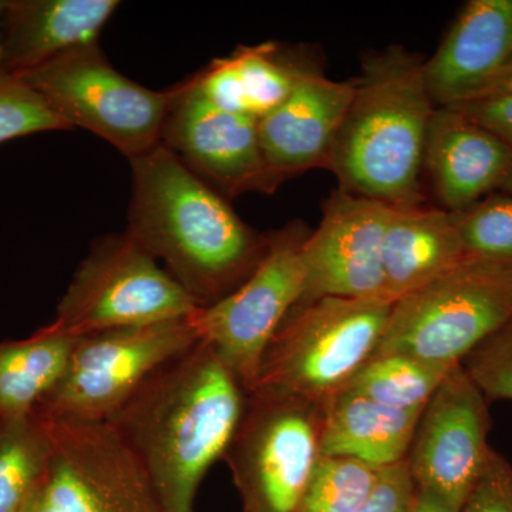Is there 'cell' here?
Wrapping results in <instances>:
<instances>
[{"mask_svg":"<svg viewBox=\"0 0 512 512\" xmlns=\"http://www.w3.org/2000/svg\"><path fill=\"white\" fill-rule=\"evenodd\" d=\"M451 369L403 353L373 355L343 390L392 409L421 412Z\"/></svg>","mask_w":512,"mask_h":512,"instance_id":"22","label":"cell"},{"mask_svg":"<svg viewBox=\"0 0 512 512\" xmlns=\"http://www.w3.org/2000/svg\"><path fill=\"white\" fill-rule=\"evenodd\" d=\"M47 421L33 413L0 420V512H22L50 456Z\"/></svg>","mask_w":512,"mask_h":512,"instance_id":"23","label":"cell"},{"mask_svg":"<svg viewBox=\"0 0 512 512\" xmlns=\"http://www.w3.org/2000/svg\"><path fill=\"white\" fill-rule=\"evenodd\" d=\"M512 57V0H471L439 49L424 60V79L436 107L480 99Z\"/></svg>","mask_w":512,"mask_h":512,"instance_id":"16","label":"cell"},{"mask_svg":"<svg viewBox=\"0 0 512 512\" xmlns=\"http://www.w3.org/2000/svg\"><path fill=\"white\" fill-rule=\"evenodd\" d=\"M352 84L326 168L350 194L390 207L424 204V148L437 109L424 60L390 46L366 55Z\"/></svg>","mask_w":512,"mask_h":512,"instance_id":"3","label":"cell"},{"mask_svg":"<svg viewBox=\"0 0 512 512\" xmlns=\"http://www.w3.org/2000/svg\"><path fill=\"white\" fill-rule=\"evenodd\" d=\"M512 167V150L454 107L431 117L423 175L441 208L463 212L500 190Z\"/></svg>","mask_w":512,"mask_h":512,"instance_id":"17","label":"cell"},{"mask_svg":"<svg viewBox=\"0 0 512 512\" xmlns=\"http://www.w3.org/2000/svg\"><path fill=\"white\" fill-rule=\"evenodd\" d=\"M393 305L329 296L293 306L266 346L254 389L291 394L323 409L375 353Z\"/></svg>","mask_w":512,"mask_h":512,"instance_id":"4","label":"cell"},{"mask_svg":"<svg viewBox=\"0 0 512 512\" xmlns=\"http://www.w3.org/2000/svg\"><path fill=\"white\" fill-rule=\"evenodd\" d=\"M309 229L291 222L268 235L262 261L237 291L200 308L194 323L207 343L242 386L254 389L266 346L305 289L302 249Z\"/></svg>","mask_w":512,"mask_h":512,"instance_id":"11","label":"cell"},{"mask_svg":"<svg viewBox=\"0 0 512 512\" xmlns=\"http://www.w3.org/2000/svg\"><path fill=\"white\" fill-rule=\"evenodd\" d=\"M352 93V82H336L311 67L291 96L258 121L262 154L276 188L326 167Z\"/></svg>","mask_w":512,"mask_h":512,"instance_id":"15","label":"cell"},{"mask_svg":"<svg viewBox=\"0 0 512 512\" xmlns=\"http://www.w3.org/2000/svg\"><path fill=\"white\" fill-rule=\"evenodd\" d=\"M510 320L512 266L467 256L394 302L373 355L403 353L454 367Z\"/></svg>","mask_w":512,"mask_h":512,"instance_id":"5","label":"cell"},{"mask_svg":"<svg viewBox=\"0 0 512 512\" xmlns=\"http://www.w3.org/2000/svg\"><path fill=\"white\" fill-rule=\"evenodd\" d=\"M18 79L70 127L103 138L131 160L161 144L171 90L154 92L117 72L99 43L76 47Z\"/></svg>","mask_w":512,"mask_h":512,"instance_id":"7","label":"cell"},{"mask_svg":"<svg viewBox=\"0 0 512 512\" xmlns=\"http://www.w3.org/2000/svg\"><path fill=\"white\" fill-rule=\"evenodd\" d=\"M247 394L200 339L148 377L113 414L109 423L143 467L161 512H194L198 487L224 457Z\"/></svg>","mask_w":512,"mask_h":512,"instance_id":"1","label":"cell"},{"mask_svg":"<svg viewBox=\"0 0 512 512\" xmlns=\"http://www.w3.org/2000/svg\"><path fill=\"white\" fill-rule=\"evenodd\" d=\"M197 303L128 232L94 242L57 306V329L101 330L187 318Z\"/></svg>","mask_w":512,"mask_h":512,"instance_id":"9","label":"cell"},{"mask_svg":"<svg viewBox=\"0 0 512 512\" xmlns=\"http://www.w3.org/2000/svg\"><path fill=\"white\" fill-rule=\"evenodd\" d=\"M6 0H0V20H2L3 10H5ZM0 57H2V46H0ZM0 76H3L0 72Z\"/></svg>","mask_w":512,"mask_h":512,"instance_id":"35","label":"cell"},{"mask_svg":"<svg viewBox=\"0 0 512 512\" xmlns=\"http://www.w3.org/2000/svg\"><path fill=\"white\" fill-rule=\"evenodd\" d=\"M43 419L52 448L22 512H161L143 467L109 421Z\"/></svg>","mask_w":512,"mask_h":512,"instance_id":"10","label":"cell"},{"mask_svg":"<svg viewBox=\"0 0 512 512\" xmlns=\"http://www.w3.org/2000/svg\"><path fill=\"white\" fill-rule=\"evenodd\" d=\"M466 258L456 212L424 204L392 207L383 239L384 299L397 302Z\"/></svg>","mask_w":512,"mask_h":512,"instance_id":"19","label":"cell"},{"mask_svg":"<svg viewBox=\"0 0 512 512\" xmlns=\"http://www.w3.org/2000/svg\"><path fill=\"white\" fill-rule=\"evenodd\" d=\"M116 0H6L0 72L19 77L76 47L99 43Z\"/></svg>","mask_w":512,"mask_h":512,"instance_id":"18","label":"cell"},{"mask_svg":"<svg viewBox=\"0 0 512 512\" xmlns=\"http://www.w3.org/2000/svg\"><path fill=\"white\" fill-rule=\"evenodd\" d=\"M229 57L237 70L248 114L256 120L278 109L312 67L288 55L275 43L238 47Z\"/></svg>","mask_w":512,"mask_h":512,"instance_id":"24","label":"cell"},{"mask_svg":"<svg viewBox=\"0 0 512 512\" xmlns=\"http://www.w3.org/2000/svg\"><path fill=\"white\" fill-rule=\"evenodd\" d=\"M461 367L488 402H512V320L483 340Z\"/></svg>","mask_w":512,"mask_h":512,"instance_id":"28","label":"cell"},{"mask_svg":"<svg viewBox=\"0 0 512 512\" xmlns=\"http://www.w3.org/2000/svg\"><path fill=\"white\" fill-rule=\"evenodd\" d=\"M413 512H460L451 507L446 501L441 500L439 495L431 493L424 488L416 487L414 495Z\"/></svg>","mask_w":512,"mask_h":512,"instance_id":"32","label":"cell"},{"mask_svg":"<svg viewBox=\"0 0 512 512\" xmlns=\"http://www.w3.org/2000/svg\"><path fill=\"white\" fill-rule=\"evenodd\" d=\"M420 414L392 409L342 390L322 409L320 457L349 458L375 470L402 463Z\"/></svg>","mask_w":512,"mask_h":512,"instance_id":"20","label":"cell"},{"mask_svg":"<svg viewBox=\"0 0 512 512\" xmlns=\"http://www.w3.org/2000/svg\"><path fill=\"white\" fill-rule=\"evenodd\" d=\"M498 191L507 192V194L512 195V167L510 173L505 177L504 183L501 184L500 190Z\"/></svg>","mask_w":512,"mask_h":512,"instance_id":"34","label":"cell"},{"mask_svg":"<svg viewBox=\"0 0 512 512\" xmlns=\"http://www.w3.org/2000/svg\"><path fill=\"white\" fill-rule=\"evenodd\" d=\"M198 340L194 315L79 336L62 379L35 413L109 421L148 377Z\"/></svg>","mask_w":512,"mask_h":512,"instance_id":"8","label":"cell"},{"mask_svg":"<svg viewBox=\"0 0 512 512\" xmlns=\"http://www.w3.org/2000/svg\"><path fill=\"white\" fill-rule=\"evenodd\" d=\"M456 215L468 258L512 266L511 194L495 191Z\"/></svg>","mask_w":512,"mask_h":512,"instance_id":"26","label":"cell"},{"mask_svg":"<svg viewBox=\"0 0 512 512\" xmlns=\"http://www.w3.org/2000/svg\"><path fill=\"white\" fill-rule=\"evenodd\" d=\"M322 409L299 397L255 387L222 460L242 512H296L320 458Z\"/></svg>","mask_w":512,"mask_h":512,"instance_id":"6","label":"cell"},{"mask_svg":"<svg viewBox=\"0 0 512 512\" xmlns=\"http://www.w3.org/2000/svg\"><path fill=\"white\" fill-rule=\"evenodd\" d=\"M488 400L458 365L421 410L406 463L416 487L461 512L493 448Z\"/></svg>","mask_w":512,"mask_h":512,"instance_id":"12","label":"cell"},{"mask_svg":"<svg viewBox=\"0 0 512 512\" xmlns=\"http://www.w3.org/2000/svg\"><path fill=\"white\" fill-rule=\"evenodd\" d=\"M379 470L349 458L320 457L296 512H356L375 487Z\"/></svg>","mask_w":512,"mask_h":512,"instance_id":"25","label":"cell"},{"mask_svg":"<svg viewBox=\"0 0 512 512\" xmlns=\"http://www.w3.org/2000/svg\"><path fill=\"white\" fill-rule=\"evenodd\" d=\"M461 512H512V467L497 451H491Z\"/></svg>","mask_w":512,"mask_h":512,"instance_id":"29","label":"cell"},{"mask_svg":"<svg viewBox=\"0 0 512 512\" xmlns=\"http://www.w3.org/2000/svg\"><path fill=\"white\" fill-rule=\"evenodd\" d=\"M390 210L340 188L330 194L319 227L303 244L306 278L298 303L329 296L384 299L382 251Z\"/></svg>","mask_w":512,"mask_h":512,"instance_id":"14","label":"cell"},{"mask_svg":"<svg viewBox=\"0 0 512 512\" xmlns=\"http://www.w3.org/2000/svg\"><path fill=\"white\" fill-rule=\"evenodd\" d=\"M77 339L50 323L28 339L0 343V420L35 413L62 379Z\"/></svg>","mask_w":512,"mask_h":512,"instance_id":"21","label":"cell"},{"mask_svg":"<svg viewBox=\"0 0 512 512\" xmlns=\"http://www.w3.org/2000/svg\"><path fill=\"white\" fill-rule=\"evenodd\" d=\"M133 195L127 232L191 296L198 308L227 298L268 248L224 195L163 144L130 160Z\"/></svg>","mask_w":512,"mask_h":512,"instance_id":"2","label":"cell"},{"mask_svg":"<svg viewBox=\"0 0 512 512\" xmlns=\"http://www.w3.org/2000/svg\"><path fill=\"white\" fill-rule=\"evenodd\" d=\"M258 121L212 106L188 80L171 89L161 144L224 197L272 194Z\"/></svg>","mask_w":512,"mask_h":512,"instance_id":"13","label":"cell"},{"mask_svg":"<svg viewBox=\"0 0 512 512\" xmlns=\"http://www.w3.org/2000/svg\"><path fill=\"white\" fill-rule=\"evenodd\" d=\"M512 93V57L507 66L504 67L498 79L495 80L493 86L490 87L485 96H497V94H511Z\"/></svg>","mask_w":512,"mask_h":512,"instance_id":"33","label":"cell"},{"mask_svg":"<svg viewBox=\"0 0 512 512\" xmlns=\"http://www.w3.org/2000/svg\"><path fill=\"white\" fill-rule=\"evenodd\" d=\"M416 484L406 460L379 470L372 493L356 512H413Z\"/></svg>","mask_w":512,"mask_h":512,"instance_id":"30","label":"cell"},{"mask_svg":"<svg viewBox=\"0 0 512 512\" xmlns=\"http://www.w3.org/2000/svg\"><path fill=\"white\" fill-rule=\"evenodd\" d=\"M454 109L493 133L512 150V93L480 97Z\"/></svg>","mask_w":512,"mask_h":512,"instance_id":"31","label":"cell"},{"mask_svg":"<svg viewBox=\"0 0 512 512\" xmlns=\"http://www.w3.org/2000/svg\"><path fill=\"white\" fill-rule=\"evenodd\" d=\"M73 130L42 96L18 77L0 76V144L13 138Z\"/></svg>","mask_w":512,"mask_h":512,"instance_id":"27","label":"cell"}]
</instances>
